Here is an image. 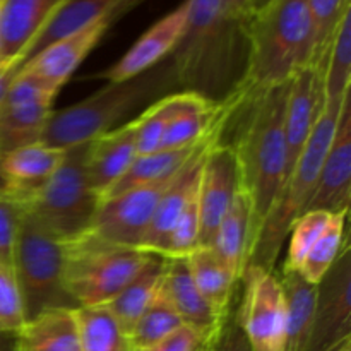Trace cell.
<instances>
[{
	"label": "cell",
	"mask_w": 351,
	"mask_h": 351,
	"mask_svg": "<svg viewBox=\"0 0 351 351\" xmlns=\"http://www.w3.org/2000/svg\"><path fill=\"white\" fill-rule=\"evenodd\" d=\"M187 21L168 57L178 91H191L215 103L242 89L249 60L247 21L233 17L225 0H185Z\"/></svg>",
	"instance_id": "1"
},
{
	"label": "cell",
	"mask_w": 351,
	"mask_h": 351,
	"mask_svg": "<svg viewBox=\"0 0 351 351\" xmlns=\"http://www.w3.org/2000/svg\"><path fill=\"white\" fill-rule=\"evenodd\" d=\"M290 82L247 99L240 108L243 119L239 134L230 143L239 161L242 191L249 195L252 206L250 247L283 187L285 115Z\"/></svg>",
	"instance_id": "2"
},
{
	"label": "cell",
	"mask_w": 351,
	"mask_h": 351,
	"mask_svg": "<svg viewBox=\"0 0 351 351\" xmlns=\"http://www.w3.org/2000/svg\"><path fill=\"white\" fill-rule=\"evenodd\" d=\"M249 60L242 89L247 98L291 81L308 67L314 50L308 0H271L247 21Z\"/></svg>",
	"instance_id": "3"
},
{
	"label": "cell",
	"mask_w": 351,
	"mask_h": 351,
	"mask_svg": "<svg viewBox=\"0 0 351 351\" xmlns=\"http://www.w3.org/2000/svg\"><path fill=\"white\" fill-rule=\"evenodd\" d=\"M178 91L177 79L170 60L122 82H108L105 88L82 101L51 112L41 143L58 149H71L79 144L91 143L96 137L115 129L120 120L132 113L137 106L160 99Z\"/></svg>",
	"instance_id": "4"
},
{
	"label": "cell",
	"mask_w": 351,
	"mask_h": 351,
	"mask_svg": "<svg viewBox=\"0 0 351 351\" xmlns=\"http://www.w3.org/2000/svg\"><path fill=\"white\" fill-rule=\"evenodd\" d=\"M341 106L343 103L341 105H324V110L319 115L317 123L305 144L304 153H302L293 173L281 189L276 202L264 219L263 226L250 247L247 266H261L267 271H276L278 259H280L291 225L298 216L304 215L305 206L314 194L322 161H324L326 153L331 146L332 136L336 132Z\"/></svg>",
	"instance_id": "5"
},
{
	"label": "cell",
	"mask_w": 351,
	"mask_h": 351,
	"mask_svg": "<svg viewBox=\"0 0 351 351\" xmlns=\"http://www.w3.org/2000/svg\"><path fill=\"white\" fill-rule=\"evenodd\" d=\"M64 283L75 307L112 302L146 264L149 252L117 245L91 230L64 242Z\"/></svg>",
	"instance_id": "6"
},
{
	"label": "cell",
	"mask_w": 351,
	"mask_h": 351,
	"mask_svg": "<svg viewBox=\"0 0 351 351\" xmlns=\"http://www.w3.org/2000/svg\"><path fill=\"white\" fill-rule=\"evenodd\" d=\"M88 151L89 143L65 149L57 171L23 202L24 213L62 242L89 232L101 202L88 180Z\"/></svg>",
	"instance_id": "7"
},
{
	"label": "cell",
	"mask_w": 351,
	"mask_h": 351,
	"mask_svg": "<svg viewBox=\"0 0 351 351\" xmlns=\"http://www.w3.org/2000/svg\"><path fill=\"white\" fill-rule=\"evenodd\" d=\"M64 242L24 213L17 232L12 273L26 321L50 308H77L64 283Z\"/></svg>",
	"instance_id": "8"
},
{
	"label": "cell",
	"mask_w": 351,
	"mask_h": 351,
	"mask_svg": "<svg viewBox=\"0 0 351 351\" xmlns=\"http://www.w3.org/2000/svg\"><path fill=\"white\" fill-rule=\"evenodd\" d=\"M237 314L254 351H287V304L276 271L247 266L240 276Z\"/></svg>",
	"instance_id": "9"
},
{
	"label": "cell",
	"mask_w": 351,
	"mask_h": 351,
	"mask_svg": "<svg viewBox=\"0 0 351 351\" xmlns=\"http://www.w3.org/2000/svg\"><path fill=\"white\" fill-rule=\"evenodd\" d=\"M60 89L19 72L0 105V156L41 139Z\"/></svg>",
	"instance_id": "10"
},
{
	"label": "cell",
	"mask_w": 351,
	"mask_h": 351,
	"mask_svg": "<svg viewBox=\"0 0 351 351\" xmlns=\"http://www.w3.org/2000/svg\"><path fill=\"white\" fill-rule=\"evenodd\" d=\"M351 339V249L343 245L317 285L314 321L305 351H331Z\"/></svg>",
	"instance_id": "11"
},
{
	"label": "cell",
	"mask_w": 351,
	"mask_h": 351,
	"mask_svg": "<svg viewBox=\"0 0 351 351\" xmlns=\"http://www.w3.org/2000/svg\"><path fill=\"white\" fill-rule=\"evenodd\" d=\"M173 175L165 180L103 199L96 211L91 232L117 245L141 249L158 202Z\"/></svg>",
	"instance_id": "12"
},
{
	"label": "cell",
	"mask_w": 351,
	"mask_h": 351,
	"mask_svg": "<svg viewBox=\"0 0 351 351\" xmlns=\"http://www.w3.org/2000/svg\"><path fill=\"white\" fill-rule=\"evenodd\" d=\"M240 189H242V180H240L235 149L232 144H225L219 137L209 146L202 161L201 184H199L201 247H211L216 228Z\"/></svg>",
	"instance_id": "13"
},
{
	"label": "cell",
	"mask_w": 351,
	"mask_h": 351,
	"mask_svg": "<svg viewBox=\"0 0 351 351\" xmlns=\"http://www.w3.org/2000/svg\"><path fill=\"white\" fill-rule=\"evenodd\" d=\"M322 110H324V72L308 65L295 74L288 89L287 115H285L283 187L293 173Z\"/></svg>",
	"instance_id": "14"
},
{
	"label": "cell",
	"mask_w": 351,
	"mask_h": 351,
	"mask_svg": "<svg viewBox=\"0 0 351 351\" xmlns=\"http://www.w3.org/2000/svg\"><path fill=\"white\" fill-rule=\"evenodd\" d=\"M351 204V93L345 98L336 132L305 211L350 215Z\"/></svg>",
	"instance_id": "15"
},
{
	"label": "cell",
	"mask_w": 351,
	"mask_h": 351,
	"mask_svg": "<svg viewBox=\"0 0 351 351\" xmlns=\"http://www.w3.org/2000/svg\"><path fill=\"white\" fill-rule=\"evenodd\" d=\"M187 21V3L180 5L149 27L119 62L96 77L106 82H122L132 79L167 60L177 47Z\"/></svg>",
	"instance_id": "16"
},
{
	"label": "cell",
	"mask_w": 351,
	"mask_h": 351,
	"mask_svg": "<svg viewBox=\"0 0 351 351\" xmlns=\"http://www.w3.org/2000/svg\"><path fill=\"white\" fill-rule=\"evenodd\" d=\"M65 0H0V62L21 69L27 50Z\"/></svg>",
	"instance_id": "17"
},
{
	"label": "cell",
	"mask_w": 351,
	"mask_h": 351,
	"mask_svg": "<svg viewBox=\"0 0 351 351\" xmlns=\"http://www.w3.org/2000/svg\"><path fill=\"white\" fill-rule=\"evenodd\" d=\"M110 26V21H98L77 33L48 45L40 53L24 62L19 72H26L53 88L62 89Z\"/></svg>",
	"instance_id": "18"
},
{
	"label": "cell",
	"mask_w": 351,
	"mask_h": 351,
	"mask_svg": "<svg viewBox=\"0 0 351 351\" xmlns=\"http://www.w3.org/2000/svg\"><path fill=\"white\" fill-rule=\"evenodd\" d=\"M136 119L89 143L86 171L93 192L101 201L117 182L129 171L137 158Z\"/></svg>",
	"instance_id": "19"
},
{
	"label": "cell",
	"mask_w": 351,
	"mask_h": 351,
	"mask_svg": "<svg viewBox=\"0 0 351 351\" xmlns=\"http://www.w3.org/2000/svg\"><path fill=\"white\" fill-rule=\"evenodd\" d=\"M141 2L144 0H65L33 41L24 62L40 53L48 45L77 33L98 21H110L113 24Z\"/></svg>",
	"instance_id": "20"
},
{
	"label": "cell",
	"mask_w": 351,
	"mask_h": 351,
	"mask_svg": "<svg viewBox=\"0 0 351 351\" xmlns=\"http://www.w3.org/2000/svg\"><path fill=\"white\" fill-rule=\"evenodd\" d=\"M65 151L41 143H31L0 156V171L5 180V191L27 201L64 161Z\"/></svg>",
	"instance_id": "21"
},
{
	"label": "cell",
	"mask_w": 351,
	"mask_h": 351,
	"mask_svg": "<svg viewBox=\"0 0 351 351\" xmlns=\"http://www.w3.org/2000/svg\"><path fill=\"white\" fill-rule=\"evenodd\" d=\"M161 290L185 326H191L211 338L218 332L228 314L226 312L223 315L216 312L199 293L192 281L185 257H167Z\"/></svg>",
	"instance_id": "22"
},
{
	"label": "cell",
	"mask_w": 351,
	"mask_h": 351,
	"mask_svg": "<svg viewBox=\"0 0 351 351\" xmlns=\"http://www.w3.org/2000/svg\"><path fill=\"white\" fill-rule=\"evenodd\" d=\"M75 308H50L24 322L16 351H81Z\"/></svg>",
	"instance_id": "23"
},
{
	"label": "cell",
	"mask_w": 351,
	"mask_h": 351,
	"mask_svg": "<svg viewBox=\"0 0 351 351\" xmlns=\"http://www.w3.org/2000/svg\"><path fill=\"white\" fill-rule=\"evenodd\" d=\"M250 235H252V206L249 195L240 189L230 209L219 221L211 243V249L215 250L216 256L239 281L247 266Z\"/></svg>",
	"instance_id": "24"
},
{
	"label": "cell",
	"mask_w": 351,
	"mask_h": 351,
	"mask_svg": "<svg viewBox=\"0 0 351 351\" xmlns=\"http://www.w3.org/2000/svg\"><path fill=\"white\" fill-rule=\"evenodd\" d=\"M165 266H167V257L160 254H149L139 273L123 287V290L112 302L105 305L127 335H130L141 315L160 293Z\"/></svg>",
	"instance_id": "25"
},
{
	"label": "cell",
	"mask_w": 351,
	"mask_h": 351,
	"mask_svg": "<svg viewBox=\"0 0 351 351\" xmlns=\"http://www.w3.org/2000/svg\"><path fill=\"white\" fill-rule=\"evenodd\" d=\"M242 108V106H240ZM239 108V110H240ZM237 110H233L232 113H228L226 117H223L218 123L215 125V129L201 141L195 146H189V147H180V149H168V151H156V153L151 154H144V156H137L134 160L132 167L129 168L125 175L120 178L119 182L115 184V187L108 192L103 199L113 197L117 194H122V192L130 191L134 187H141V185H147V184H154V182L165 180V178L171 177L173 173H177L199 149H201L202 144L209 139V137L215 134V130L218 127H221L223 123L228 122L233 115H235ZM101 199V201H103Z\"/></svg>",
	"instance_id": "26"
},
{
	"label": "cell",
	"mask_w": 351,
	"mask_h": 351,
	"mask_svg": "<svg viewBox=\"0 0 351 351\" xmlns=\"http://www.w3.org/2000/svg\"><path fill=\"white\" fill-rule=\"evenodd\" d=\"M278 278L287 304V351H305L314 321L317 285L308 283L297 271L285 266Z\"/></svg>",
	"instance_id": "27"
},
{
	"label": "cell",
	"mask_w": 351,
	"mask_h": 351,
	"mask_svg": "<svg viewBox=\"0 0 351 351\" xmlns=\"http://www.w3.org/2000/svg\"><path fill=\"white\" fill-rule=\"evenodd\" d=\"M185 259L199 293L216 312L225 315L237 297L239 280L211 247H197Z\"/></svg>",
	"instance_id": "28"
},
{
	"label": "cell",
	"mask_w": 351,
	"mask_h": 351,
	"mask_svg": "<svg viewBox=\"0 0 351 351\" xmlns=\"http://www.w3.org/2000/svg\"><path fill=\"white\" fill-rule=\"evenodd\" d=\"M79 329L81 351H134L129 335L110 314L105 305L101 307H79L74 311Z\"/></svg>",
	"instance_id": "29"
},
{
	"label": "cell",
	"mask_w": 351,
	"mask_h": 351,
	"mask_svg": "<svg viewBox=\"0 0 351 351\" xmlns=\"http://www.w3.org/2000/svg\"><path fill=\"white\" fill-rule=\"evenodd\" d=\"M351 93V9L336 29L324 67V105H341Z\"/></svg>",
	"instance_id": "30"
},
{
	"label": "cell",
	"mask_w": 351,
	"mask_h": 351,
	"mask_svg": "<svg viewBox=\"0 0 351 351\" xmlns=\"http://www.w3.org/2000/svg\"><path fill=\"white\" fill-rule=\"evenodd\" d=\"M191 91H177L171 95L161 96L160 99L147 106L136 119V147L137 156L151 154L160 151L163 143L165 132L173 120V117L180 112L182 106L187 103Z\"/></svg>",
	"instance_id": "31"
},
{
	"label": "cell",
	"mask_w": 351,
	"mask_h": 351,
	"mask_svg": "<svg viewBox=\"0 0 351 351\" xmlns=\"http://www.w3.org/2000/svg\"><path fill=\"white\" fill-rule=\"evenodd\" d=\"M346 219L348 215H332L328 228L322 232L317 242L312 245L305 259L298 266L297 273L308 283L319 285L324 274L328 273L329 267L336 261V257L341 252L343 245L346 243ZM295 271V269H293Z\"/></svg>",
	"instance_id": "32"
},
{
	"label": "cell",
	"mask_w": 351,
	"mask_h": 351,
	"mask_svg": "<svg viewBox=\"0 0 351 351\" xmlns=\"http://www.w3.org/2000/svg\"><path fill=\"white\" fill-rule=\"evenodd\" d=\"M180 326H184V322L178 317L163 290H160L153 304L146 308V312L141 315L139 321L130 331V345L134 351L149 348L170 336L173 331H177Z\"/></svg>",
	"instance_id": "33"
},
{
	"label": "cell",
	"mask_w": 351,
	"mask_h": 351,
	"mask_svg": "<svg viewBox=\"0 0 351 351\" xmlns=\"http://www.w3.org/2000/svg\"><path fill=\"white\" fill-rule=\"evenodd\" d=\"M308 9H311L312 31H314L311 65L324 72L332 38L345 12L351 9V0H308Z\"/></svg>",
	"instance_id": "34"
},
{
	"label": "cell",
	"mask_w": 351,
	"mask_h": 351,
	"mask_svg": "<svg viewBox=\"0 0 351 351\" xmlns=\"http://www.w3.org/2000/svg\"><path fill=\"white\" fill-rule=\"evenodd\" d=\"M332 215L326 211H307L298 216L291 225L290 233H288V252L285 259V267L290 269H298L302 261L305 259L308 250L312 249L319 237L322 235L331 221Z\"/></svg>",
	"instance_id": "35"
},
{
	"label": "cell",
	"mask_w": 351,
	"mask_h": 351,
	"mask_svg": "<svg viewBox=\"0 0 351 351\" xmlns=\"http://www.w3.org/2000/svg\"><path fill=\"white\" fill-rule=\"evenodd\" d=\"M201 247V211H199V189L189 202L184 211L178 216L173 230L168 240L165 257H187Z\"/></svg>",
	"instance_id": "36"
},
{
	"label": "cell",
	"mask_w": 351,
	"mask_h": 351,
	"mask_svg": "<svg viewBox=\"0 0 351 351\" xmlns=\"http://www.w3.org/2000/svg\"><path fill=\"white\" fill-rule=\"evenodd\" d=\"M26 322L16 278L9 267L0 264V332L17 335Z\"/></svg>",
	"instance_id": "37"
},
{
	"label": "cell",
	"mask_w": 351,
	"mask_h": 351,
	"mask_svg": "<svg viewBox=\"0 0 351 351\" xmlns=\"http://www.w3.org/2000/svg\"><path fill=\"white\" fill-rule=\"evenodd\" d=\"M24 215L23 202L7 191L0 192V264L12 271L14 247Z\"/></svg>",
	"instance_id": "38"
},
{
	"label": "cell",
	"mask_w": 351,
	"mask_h": 351,
	"mask_svg": "<svg viewBox=\"0 0 351 351\" xmlns=\"http://www.w3.org/2000/svg\"><path fill=\"white\" fill-rule=\"evenodd\" d=\"M215 336H206L197 329L184 324L156 345L137 351H209Z\"/></svg>",
	"instance_id": "39"
},
{
	"label": "cell",
	"mask_w": 351,
	"mask_h": 351,
	"mask_svg": "<svg viewBox=\"0 0 351 351\" xmlns=\"http://www.w3.org/2000/svg\"><path fill=\"white\" fill-rule=\"evenodd\" d=\"M239 295V293H237ZM209 351H254L247 341L243 329L240 326L239 314H237V297L223 321L221 328L216 332Z\"/></svg>",
	"instance_id": "40"
},
{
	"label": "cell",
	"mask_w": 351,
	"mask_h": 351,
	"mask_svg": "<svg viewBox=\"0 0 351 351\" xmlns=\"http://www.w3.org/2000/svg\"><path fill=\"white\" fill-rule=\"evenodd\" d=\"M17 74H19V67L16 65H0V105L5 99L10 84L17 77Z\"/></svg>",
	"instance_id": "41"
},
{
	"label": "cell",
	"mask_w": 351,
	"mask_h": 351,
	"mask_svg": "<svg viewBox=\"0 0 351 351\" xmlns=\"http://www.w3.org/2000/svg\"><path fill=\"white\" fill-rule=\"evenodd\" d=\"M226 9L233 17L239 19H249L250 17V3L252 0H225Z\"/></svg>",
	"instance_id": "42"
},
{
	"label": "cell",
	"mask_w": 351,
	"mask_h": 351,
	"mask_svg": "<svg viewBox=\"0 0 351 351\" xmlns=\"http://www.w3.org/2000/svg\"><path fill=\"white\" fill-rule=\"evenodd\" d=\"M0 351H16V335L0 332Z\"/></svg>",
	"instance_id": "43"
},
{
	"label": "cell",
	"mask_w": 351,
	"mask_h": 351,
	"mask_svg": "<svg viewBox=\"0 0 351 351\" xmlns=\"http://www.w3.org/2000/svg\"><path fill=\"white\" fill-rule=\"evenodd\" d=\"M271 0H252V3H250V16H252L254 12H257L259 9H263L264 5H267Z\"/></svg>",
	"instance_id": "44"
},
{
	"label": "cell",
	"mask_w": 351,
	"mask_h": 351,
	"mask_svg": "<svg viewBox=\"0 0 351 351\" xmlns=\"http://www.w3.org/2000/svg\"><path fill=\"white\" fill-rule=\"evenodd\" d=\"M331 351H351V339H346V341H343L341 345H338Z\"/></svg>",
	"instance_id": "45"
},
{
	"label": "cell",
	"mask_w": 351,
	"mask_h": 351,
	"mask_svg": "<svg viewBox=\"0 0 351 351\" xmlns=\"http://www.w3.org/2000/svg\"><path fill=\"white\" fill-rule=\"evenodd\" d=\"M5 191V180H3L2 177V171H0V192Z\"/></svg>",
	"instance_id": "46"
},
{
	"label": "cell",
	"mask_w": 351,
	"mask_h": 351,
	"mask_svg": "<svg viewBox=\"0 0 351 351\" xmlns=\"http://www.w3.org/2000/svg\"><path fill=\"white\" fill-rule=\"evenodd\" d=\"M0 65H2V62H0Z\"/></svg>",
	"instance_id": "47"
}]
</instances>
